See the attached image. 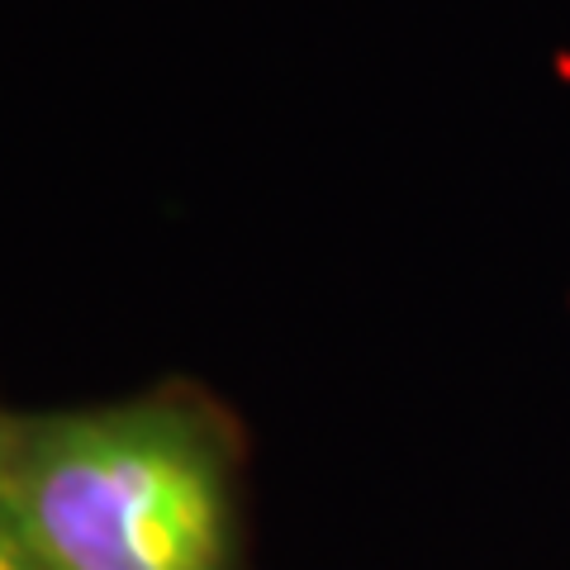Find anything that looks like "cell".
I'll return each instance as SVG.
<instances>
[{"label": "cell", "instance_id": "obj_1", "mask_svg": "<svg viewBox=\"0 0 570 570\" xmlns=\"http://www.w3.org/2000/svg\"><path fill=\"white\" fill-rule=\"evenodd\" d=\"M0 499L52 570H243L238 442L186 390L0 414Z\"/></svg>", "mask_w": 570, "mask_h": 570}, {"label": "cell", "instance_id": "obj_2", "mask_svg": "<svg viewBox=\"0 0 570 570\" xmlns=\"http://www.w3.org/2000/svg\"><path fill=\"white\" fill-rule=\"evenodd\" d=\"M0 570H52V566L39 557V547L24 538V528H20V519L10 513L6 499H0Z\"/></svg>", "mask_w": 570, "mask_h": 570}]
</instances>
